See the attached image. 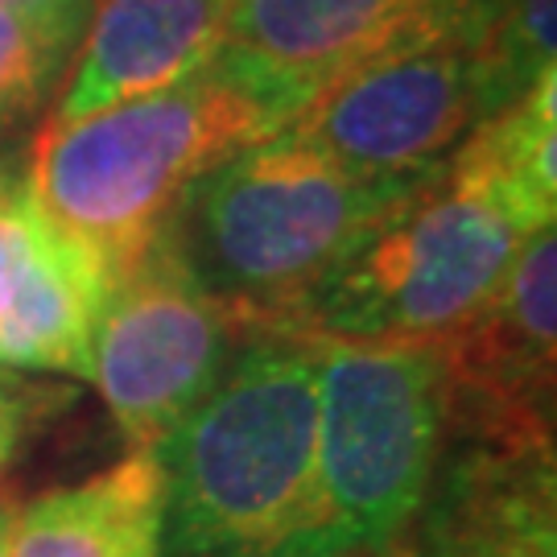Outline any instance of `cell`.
Wrapping results in <instances>:
<instances>
[{"mask_svg":"<svg viewBox=\"0 0 557 557\" xmlns=\"http://www.w3.org/2000/svg\"><path fill=\"white\" fill-rule=\"evenodd\" d=\"M158 458L161 557H306L319 499V338L248 331Z\"/></svg>","mask_w":557,"mask_h":557,"instance_id":"cell-1","label":"cell"},{"mask_svg":"<svg viewBox=\"0 0 557 557\" xmlns=\"http://www.w3.org/2000/svg\"><path fill=\"white\" fill-rule=\"evenodd\" d=\"M421 182H363L289 133H273L190 186L170 239L239 335H301L322 285Z\"/></svg>","mask_w":557,"mask_h":557,"instance_id":"cell-2","label":"cell"},{"mask_svg":"<svg viewBox=\"0 0 557 557\" xmlns=\"http://www.w3.org/2000/svg\"><path fill=\"white\" fill-rule=\"evenodd\" d=\"M281 133L257 100L202 66L182 83L79 120H50L25 186L103 289L158 244L190 186L244 145Z\"/></svg>","mask_w":557,"mask_h":557,"instance_id":"cell-3","label":"cell"},{"mask_svg":"<svg viewBox=\"0 0 557 557\" xmlns=\"http://www.w3.org/2000/svg\"><path fill=\"white\" fill-rule=\"evenodd\" d=\"M314 338L319 499L306 557H393L446 442L442 359L425 343Z\"/></svg>","mask_w":557,"mask_h":557,"instance_id":"cell-4","label":"cell"},{"mask_svg":"<svg viewBox=\"0 0 557 557\" xmlns=\"http://www.w3.org/2000/svg\"><path fill=\"white\" fill-rule=\"evenodd\" d=\"M524 239L512 215L442 165L338 264L301 335L438 347L487 310Z\"/></svg>","mask_w":557,"mask_h":557,"instance_id":"cell-5","label":"cell"},{"mask_svg":"<svg viewBox=\"0 0 557 557\" xmlns=\"http://www.w3.org/2000/svg\"><path fill=\"white\" fill-rule=\"evenodd\" d=\"M483 120L471 41L413 29L326 83L281 133L363 182H421Z\"/></svg>","mask_w":557,"mask_h":557,"instance_id":"cell-6","label":"cell"},{"mask_svg":"<svg viewBox=\"0 0 557 557\" xmlns=\"http://www.w3.org/2000/svg\"><path fill=\"white\" fill-rule=\"evenodd\" d=\"M236 319L182 260L170 232L108 285L91 343V380L133 450H158L220 380Z\"/></svg>","mask_w":557,"mask_h":557,"instance_id":"cell-7","label":"cell"},{"mask_svg":"<svg viewBox=\"0 0 557 557\" xmlns=\"http://www.w3.org/2000/svg\"><path fill=\"white\" fill-rule=\"evenodd\" d=\"M434 351L446 388V438L554 446V227H541L520 244L487 310Z\"/></svg>","mask_w":557,"mask_h":557,"instance_id":"cell-8","label":"cell"},{"mask_svg":"<svg viewBox=\"0 0 557 557\" xmlns=\"http://www.w3.org/2000/svg\"><path fill=\"white\" fill-rule=\"evenodd\" d=\"M413 29H438L425 0H232L211 71L285 128L326 83Z\"/></svg>","mask_w":557,"mask_h":557,"instance_id":"cell-9","label":"cell"},{"mask_svg":"<svg viewBox=\"0 0 557 557\" xmlns=\"http://www.w3.org/2000/svg\"><path fill=\"white\" fill-rule=\"evenodd\" d=\"M103 281L0 158V368L91 380Z\"/></svg>","mask_w":557,"mask_h":557,"instance_id":"cell-10","label":"cell"},{"mask_svg":"<svg viewBox=\"0 0 557 557\" xmlns=\"http://www.w3.org/2000/svg\"><path fill=\"white\" fill-rule=\"evenodd\" d=\"M405 557H557L554 446L446 438Z\"/></svg>","mask_w":557,"mask_h":557,"instance_id":"cell-11","label":"cell"},{"mask_svg":"<svg viewBox=\"0 0 557 557\" xmlns=\"http://www.w3.org/2000/svg\"><path fill=\"white\" fill-rule=\"evenodd\" d=\"M232 0H91L50 120H79L202 71Z\"/></svg>","mask_w":557,"mask_h":557,"instance_id":"cell-12","label":"cell"},{"mask_svg":"<svg viewBox=\"0 0 557 557\" xmlns=\"http://www.w3.org/2000/svg\"><path fill=\"white\" fill-rule=\"evenodd\" d=\"M161 517L158 450H128L100 475L17 508L9 557H161Z\"/></svg>","mask_w":557,"mask_h":557,"instance_id":"cell-13","label":"cell"},{"mask_svg":"<svg viewBox=\"0 0 557 557\" xmlns=\"http://www.w3.org/2000/svg\"><path fill=\"white\" fill-rule=\"evenodd\" d=\"M446 174L496 202L524 236L557 215V71L517 103L475 124L446 158Z\"/></svg>","mask_w":557,"mask_h":557,"instance_id":"cell-14","label":"cell"},{"mask_svg":"<svg viewBox=\"0 0 557 557\" xmlns=\"http://www.w3.org/2000/svg\"><path fill=\"white\" fill-rule=\"evenodd\" d=\"M483 112L496 116L533 83L554 75L557 0H499L496 17L471 41Z\"/></svg>","mask_w":557,"mask_h":557,"instance_id":"cell-15","label":"cell"},{"mask_svg":"<svg viewBox=\"0 0 557 557\" xmlns=\"http://www.w3.org/2000/svg\"><path fill=\"white\" fill-rule=\"evenodd\" d=\"M54 83L59 71L50 66L29 25L17 13L0 9V128H13L25 116H34Z\"/></svg>","mask_w":557,"mask_h":557,"instance_id":"cell-16","label":"cell"},{"mask_svg":"<svg viewBox=\"0 0 557 557\" xmlns=\"http://www.w3.org/2000/svg\"><path fill=\"white\" fill-rule=\"evenodd\" d=\"M0 9L17 13L29 34L38 38V46L46 50L50 66L66 75V66L79 50V38L87 29V13H91V0H0Z\"/></svg>","mask_w":557,"mask_h":557,"instance_id":"cell-17","label":"cell"},{"mask_svg":"<svg viewBox=\"0 0 557 557\" xmlns=\"http://www.w3.org/2000/svg\"><path fill=\"white\" fill-rule=\"evenodd\" d=\"M425 4H430V13L442 29L462 41H475L499 9V0H425Z\"/></svg>","mask_w":557,"mask_h":557,"instance_id":"cell-18","label":"cell"},{"mask_svg":"<svg viewBox=\"0 0 557 557\" xmlns=\"http://www.w3.org/2000/svg\"><path fill=\"white\" fill-rule=\"evenodd\" d=\"M21 434H25V400H21L13 376L0 368V467L13 458Z\"/></svg>","mask_w":557,"mask_h":557,"instance_id":"cell-19","label":"cell"},{"mask_svg":"<svg viewBox=\"0 0 557 557\" xmlns=\"http://www.w3.org/2000/svg\"><path fill=\"white\" fill-rule=\"evenodd\" d=\"M13 517H17V508L0 492V557H9V545H13Z\"/></svg>","mask_w":557,"mask_h":557,"instance_id":"cell-20","label":"cell"},{"mask_svg":"<svg viewBox=\"0 0 557 557\" xmlns=\"http://www.w3.org/2000/svg\"><path fill=\"white\" fill-rule=\"evenodd\" d=\"M393 557H405V549H400V554H393Z\"/></svg>","mask_w":557,"mask_h":557,"instance_id":"cell-21","label":"cell"}]
</instances>
